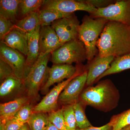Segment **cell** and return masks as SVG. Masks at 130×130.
Listing matches in <instances>:
<instances>
[{
	"label": "cell",
	"mask_w": 130,
	"mask_h": 130,
	"mask_svg": "<svg viewBox=\"0 0 130 130\" xmlns=\"http://www.w3.org/2000/svg\"><path fill=\"white\" fill-rule=\"evenodd\" d=\"M98 56L115 58L130 53V26L108 21L97 42Z\"/></svg>",
	"instance_id": "6da1fadb"
},
{
	"label": "cell",
	"mask_w": 130,
	"mask_h": 130,
	"mask_svg": "<svg viewBox=\"0 0 130 130\" xmlns=\"http://www.w3.org/2000/svg\"><path fill=\"white\" fill-rule=\"evenodd\" d=\"M108 20L103 18L84 16L80 25L78 40L83 43L87 54V60L90 62L98 55V41Z\"/></svg>",
	"instance_id": "7a4b0ae2"
},
{
	"label": "cell",
	"mask_w": 130,
	"mask_h": 130,
	"mask_svg": "<svg viewBox=\"0 0 130 130\" xmlns=\"http://www.w3.org/2000/svg\"><path fill=\"white\" fill-rule=\"evenodd\" d=\"M117 96L112 84L105 81L95 86H88L82 91L79 98L83 105L103 111L111 108L117 100Z\"/></svg>",
	"instance_id": "3957f363"
},
{
	"label": "cell",
	"mask_w": 130,
	"mask_h": 130,
	"mask_svg": "<svg viewBox=\"0 0 130 130\" xmlns=\"http://www.w3.org/2000/svg\"><path fill=\"white\" fill-rule=\"evenodd\" d=\"M51 55H40L24 80V88L30 100L38 99L39 91L47 80L50 68L47 65Z\"/></svg>",
	"instance_id": "277c9868"
},
{
	"label": "cell",
	"mask_w": 130,
	"mask_h": 130,
	"mask_svg": "<svg viewBox=\"0 0 130 130\" xmlns=\"http://www.w3.org/2000/svg\"><path fill=\"white\" fill-rule=\"evenodd\" d=\"M87 60L86 50L83 43L78 39L64 43L51 53L54 64L80 63Z\"/></svg>",
	"instance_id": "5b68a950"
},
{
	"label": "cell",
	"mask_w": 130,
	"mask_h": 130,
	"mask_svg": "<svg viewBox=\"0 0 130 130\" xmlns=\"http://www.w3.org/2000/svg\"><path fill=\"white\" fill-rule=\"evenodd\" d=\"M90 15L92 18H103L130 26V0L116 1L107 7L97 9Z\"/></svg>",
	"instance_id": "8992f818"
},
{
	"label": "cell",
	"mask_w": 130,
	"mask_h": 130,
	"mask_svg": "<svg viewBox=\"0 0 130 130\" xmlns=\"http://www.w3.org/2000/svg\"><path fill=\"white\" fill-rule=\"evenodd\" d=\"M80 23L74 14L54 21L51 25L62 44L78 39Z\"/></svg>",
	"instance_id": "52a82bcc"
},
{
	"label": "cell",
	"mask_w": 130,
	"mask_h": 130,
	"mask_svg": "<svg viewBox=\"0 0 130 130\" xmlns=\"http://www.w3.org/2000/svg\"><path fill=\"white\" fill-rule=\"evenodd\" d=\"M0 58L11 66L14 76L24 81L26 77V58L24 55L1 41Z\"/></svg>",
	"instance_id": "ba28073f"
},
{
	"label": "cell",
	"mask_w": 130,
	"mask_h": 130,
	"mask_svg": "<svg viewBox=\"0 0 130 130\" xmlns=\"http://www.w3.org/2000/svg\"><path fill=\"white\" fill-rule=\"evenodd\" d=\"M41 9L55 10L65 13H74L76 11H83L93 14L97 9L83 1L74 0H45Z\"/></svg>",
	"instance_id": "9c48e42d"
},
{
	"label": "cell",
	"mask_w": 130,
	"mask_h": 130,
	"mask_svg": "<svg viewBox=\"0 0 130 130\" xmlns=\"http://www.w3.org/2000/svg\"><path fill=\"white\" fill-rule=\"evenodd\" d=\"M88 72L78 74L70 81L59 97L58 103L64 105H72L78 101L83 89L86 84Z\"/></svg>",
	"instance_id": "30bf717a"
},
{
	"label": "cell",
	"mask_w": 130,
	"mask_h": 130,
	"mask_svg": "<svg viewBox=\"0 0 130 130\" xmlns=\"http://www.w3.org/2000/svg\"><path fill=\"white\" fill-rule=\"evenodd\" d=\"M76 67L67 64H54L49 68L47 80L41 89L42 94H46L50 88L56 83H60L64 79H68L77 73Z\"/></svg>",
	"instance_id": "8fae6325"
},
{
	"label": "cell",
	"mask_w": 130,
	"mask_h": 130,
	"mask_svg": "<svg viewBox=\"0 0 130 130\" xmlns=\"http://www.w3.org/2000/svg\"><path fill=\"white\" fill-rule=\"evenodd\" d=\"M77 73L71 78L59 83L48 92L42 100L34 107V112L50 113L56 110L58 107V100L61 93L70 81L76 76Z\"/></svg>",
	"instance_id": "7c38bea8"
},
{
	"label": "cell",
	"mask_w": 130,
	"mask_h": 130,
	"mask_svg": "<svg viewBox=\"0 0 130 130\" xmlns=\"http://www.w3.org/2000/svg\"><path fill=\"white\" fill-rule=\"evenodd\" d=\"M62 45L51 26H41L39 35L40 55L51 53Z\"/></svg>",
	"instance_id": "4fadbf2b"
},
{
	"label": "cell",
	"mask_w": 130,
	"mask_h": 130,
	"mask_svg": "<svg viewBox=\"0 0 130 130\" xmlns=\"http://www.w3.org/2000/svg\"><path fill=\"white\" fill-rule=\"evenodd\" d=\"M115 57L109 56L101 57L97 55L90 61L88 68L86 85L90 86L110 68Z\"/></svg>",
	"instance_id": "5bb4252c"
},
{
	"label": "cell",
	"mask_w": 130,
	"mask_h": 130,
	"mask_svg": "<svg viewBox=\"0 0 130 130\" xmlns=\"http://www.w3.org/2000/svg\"><path fill=\"white\" fill-rule=\"evenodd\" d=\"M41 28V26H40L35 30L27 34L28 53L26 61V77L31 68L40 56L39 35Z\"/></svg>",
	"instance_id": "9a60e30c"
},
{
	"label": "cell",
	"mask_w": 130,
	"mask_h": 130,
	"mask_svg": "<svg viewBox=\"0 0 130 130\" xmlns=\"http://www.w3.org/2000/svg\"><path fill=\"white\" fill-rule=\"evenodd\" d=\"M1 41L19 51L25 56L28 53V38L26 33L15 27L6 35Z\"/></svg>",
	"instance_id": "2e32d148"
},
{
	"label": "cell",
	"mask_w": 130,
	"mask_h": 130,
	"mask_svg": "<svg viewBox=\"0 0 130 130\" xmlns=\"http://www.w3.org/2000/svg\"><path fill=\"white\" fill-rule=\"evenodd\" d=\"M28 97L22 96L13 101L0 105V123L5 124L7 120L14 118L15 115L24 105L29 102Z\"/></svg>",
	"instance_id": "e0dca14e"
},
{
	"label": "cell",
	"mask_w": 130,
	"mask_h": 130,
	"mask_svg": "<svg viewBox=\"0 0 130 130\" xmlns=\"http://www.w3.org/2000/svg\"><path fill=\"white\" fill-rule=\"evenodd\" d=\"M23 88V80L12 75L1 83L0 96L1 98L7 97Z\"/></svg>",
	"instance_id": "ac0fdd59"
},
{
	"label": "cell",
	"mask_w": 130,
	"mask_h": 130,
	"mask_svg": "<svg viewBox=\"0 0 130 130\" xmlns=\"http://www.w3.org/2000/svg\"><path fill=\"white\" fill-rule=\"evenodd\" d=\"M21 0H1L0 15L15 25L18 20L19 6Z\"/></svg>",
	"instance_id": "d6986e66"
},
{
	"label": "cell",
	"mask_w": 130,
	"mask_h": 130,
	"mask_svg": "<svg viewBox=\"0 0 130 130\" xmlns=\"http://www.w3.org/2000/svg\"><path fill=\"white\" fill-rule=\"evenodd\" d=\"M38 12H33L18 20L14 27L26 34L35 30L41 26Z\"/></svg>",
	"instance_id": "ffe728a7"
},
{
	"label": "cell",
	"mask_w": 130,
	"mask_h": 130,
	"mask_svg": "<svg viewBox=\"0 0 130 130\" xmlns=\"http://www.w3.org/2000/svg\"><path fill=\"white\" fill-rule=\"evenodd\" d=\"M128 69H130V53L115 58L109 69L100 76L96 81L106 76L118 73Z\"/></svg>",
	"instance_id": "44dd1931"
},
{
	"label": "cell",
	"mask_w": 130,
	"mask_h": 130,
	"mask_svg": "<svg viewBox=\"0 0 130 130\" xmlns=\"http://www.w3.org/2000/svg\"><path fill=\"white\" fill-rule=\"evenodd\" d=\"M38 12L41 27L51 26L54 21L74 14L65 13L55 10L45 9H41Z\"/></svg>",
	"instance_id": "7402d4cb"
},
{
	"label": "cell",
	"mask_w": 130,
	"mask_h": 130,
	"mask_svg": "<svg viewBox=\"0 0 130 130\" xmlns=\"http://www.w3.org/2000/svg\"><path fill=\"white\" fill-rule=\"evenodd\" d=\"M44 1L45 0H21L19 6V19L31 13L39 11Z\"/></svg>",
	"instance_id": "603a6c76"
},
{
	"label": "cell",
	"mask_w": 130,
	"mask_h": 130,
	"mask_svg": "<svg viewBox=\"0 0 130 130\" xmlns=\"http://www.w3.org/2000/svg\"><path fill=\"white\" fill-rule=\"evenodd\" d=\"M47 113L33 112L28 122L31 130H44L48 123Z\"/></svg>",
	"instance_id": "cb8c5ba5"
},
{
	"label": "cell",
	"mask_w": 130,
	"mask_h": 130,
	"mask_svg": "<svg viewBox=\"0 0 130 130\" xmlns=\"http://www.w3.org/2000/svg\"><path fill=\"white\" fill-rule=\"evenodd\" d=\"M83 104L77 102L73 105L76 121L77 127L78 129H85L92 126L85 115Z\"/></svg>",
	"instance_id": "d4e9b609"
},
{
	"label": "cell",
	"mask_w": 130,
	"mask_h": 130,
	"mask_svg": "<svg viewBox=\"0 0 130 130\" xmlns=\"http://www.w3.org/2000/svg\"><path fill=\"white\" fill-rule=\"evenodd\" d=\"M109 123L112 127V130H120L130 125V109L114 116Z\"/></svg>",
	"instance_id": "484cf974"
},
{
	"label": "cell",
	"mask_w": 130,
	"mask_h": 130,
	"mask_svg": "<svg viewBox=\"0 0 130 130\" xmlns=\"http://www.w3.org/2000/svg\"><path fill=\"white\" fill-rule=\"evenodd\" d=\"M63 108L66 130H76V121L73 105L64 106Z\"/></svg>",
	"instance_id": "4316f807"
},
{
	"label": "cell",
	"mask_w": 130,
	"mask_h": 130,
	"mask_svg": "<svg viewBox=\"0 0 130 130\" xmlns=\"http://www.w3.org/2000/svg\"><path fill=\"white\" fill-rule=\"evenodd\" d=\"M48 120L60 130H66L63 108L49 113Z\"/></svg>",
	"instance_id": "83f0119b"
},
{
	"label": "cell",
	"mask_w": 130,
	"mask_h": 130,
	"mask_svg": "<svg viewBox=\"0 0 130 130\" xmlns=\"http://www.w3.org/2000/svg\"><path fill=\"white\" fill-rule=\"evenodd\" d=\"M33 108L34 107L28 102L19 109L14 118L23 124L27 123L34 112Z\"/></svg>",
	"instance_id": "f1b7e54d"
},
{
	"label": "cell",
	"mask_w": 130,
	"mask_h": 130,
	"mask_svg": "<svg viewBox=\"0 0 130 130\" xmlns=\"http://www.w3.org/2000/svg\"><path fill=\"white\" fill-rule=\"evenodd\" d=\"M14 24L12 21L0 15V39L1 40L14 28Z\"/></svg>",
	"instance_id": "f546056e"
},
{
	"label": "cell",
	"mask_w": 130,
	"mask_h": 130,
	"mask_svg": "<svg viewBox=\"0 0 130 130\" xmlns=\"http://www.w3.org/2000/svg\"><path fill=\"white\" fill-rule=\"evenodd\" d=\"M14 75L12 68L6 61L0 58V82L2 83L5 79Z\"/></svg>",
	"instance_id": "4dcf8cb0"
},
{
	"label": "cell",
	"mask_w": 130,
	"mask_h": 130,
	"mask_svg": "<svg viewBox=\"0 0 130 130\" xmlns=\"http://www.w3.org/2000/svg\"><path fill=\"white\" fill-rule=\"evenodd\" d=\"M87 4L92 5L97 9L104 8L113 4L116 1L111 0H85L83 1Z\"/></svg>",
	"instance_id": "1f68e13d"
},
{
	"label": "cell",
	"mask_w": 130,
	"mask_h": 130,
	"mask_svg": "<svg viewBox=\"0 0 130 130\" xmlns=\"http://www.w3.org/2000/svg\"><path fill=\"white\" fill-rule=\"evenodd\" d=\"M4 124L5 130H19L24 124L13 118L7 120Z\"/></svg>",
	"instance_id": "d6a6232c"
},
{
	"label": "cell",
	"mask_w": 130,
	"mask_h": 130,
	"mask_svg": "<svg viewBox=\"0 0 130 130\" xmlns=\"http://www.w3.org/2000/svg\"><path fill=\"white\" fill-rule=\"evenodd\" d=\"M76 130H112V127L111 124L109 123L100 127H94L92 126L85 129H80L77 128Z\"/></svg>",
	"instance_id": "836d02e7"
},
{
	"label": "cell",
	"mask_w": 130,
	"mask_h": 130,
	"mask_svg": "<svg viewBox=\"0 0 130 130\" xmlns=\"http://www.w3.org/2000/svg\"><path fill=\"white\" fill-rule=\"evenodd\" d=\"M44 130H60L53 124L48 122L46 129Z\"/></svg>",
	"instance_id": "e575fe53"
},
{
	"label": "cell",
	"mask_w": 130,
	"mask_h": 130,
	"mask_svg": "<svg viewBox=\"0 0 130 130\" xmlns=\"http://www.w3.org/2000/svg\"><path fill=\"white\" fill-rule=\"evenodd\" d=\"M19 130H31L28 123H26Z\"/></svg>",
	"instance_id": "d590c367"
},
{
	"label": "cell",
	"mask_w": 130,
	"mask_h": 130,
	"mask_svg": "<svg viewBox=\"0 0 130 130\" xmlns=\"http://www.w3.org/2000/svg\"><path fill=\"white\" fill-rule=\"evenodd\" d=\"M0 130H5V124L3 123H0Z\"/></svg>",
	"instance_id": "8d00e7d4"
},
{
	"label": "cell",
	"mask_w": 130,
	"mask_h": 130,
	"mask_svg": "<svg viewBox=\"0 0 130 130\" xmlns=\"http://www.w3.org/2000/svg\"><path fill=\"white\" fill-rule=\"evenodd\" d=\"M120 130H130V125L127 126Z\"/></svg>",
	"instance_id": "74e56055"
}]
</instances>
